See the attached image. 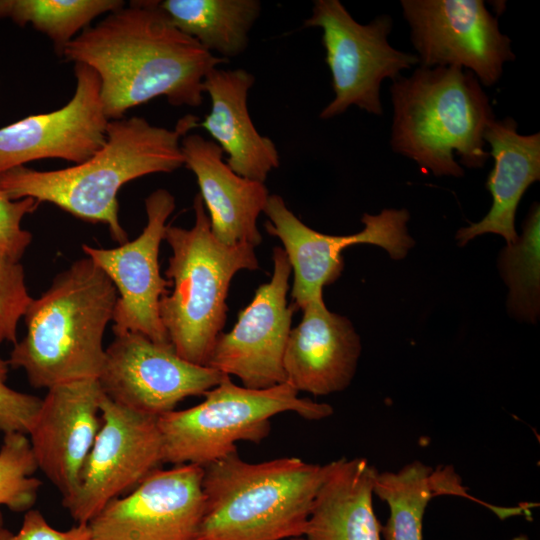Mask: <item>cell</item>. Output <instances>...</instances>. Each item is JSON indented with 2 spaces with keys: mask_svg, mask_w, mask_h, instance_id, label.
<instances>
[{
  "mask_svg": "<svg viewBox=\"0 0 540 540\" xmlns=\"http://www.w3.org/2000/svg\"><path fill=\"white\" fill-rule=\"evenodd\" d=\"M38 470L26 434H4L0 447V506L26 512L35 504L42 482L34 477ZM4 527L0 512V535Z\"/></svg>",
  "mask_w": 540,
  "mask_h": 540,
  "instance_id": "obj_27",
  "label": "cell"
},
{
  "mask_svg": "<svg viewBox=\"0 0 540 540\" xmlns=\"http://www.w3.org/2000/svg\"><path fill=\"white\" fill-rule=\"evenodd\" d=\"M8 362L0 356V432L28 434L42 399L10 388Z\"/></svg>",
  "mask_w": 540,
  "mask_h": 540,
  "instance_id": "obj_29",
  "label": "cell"
},
{
  "mask_svg": "<svg viewBox=\"0 0 540 540\" xmlns=\"http://www.w3.org/2000/svg\"><path fill=\"white\" fill-rule=\"evenodd\" d=\"M102 396L95 378L47 389L27 434L38 470L60 492L62 503L76 491L100 429Z\"/></svg>",
  "mask_w": 540,
  "mask_h": 540,
  "instance_id": "obj_17",
  "label": "cell"
},
{
  "mask_svg": "<svg viewBox=\"0 0 540 540\" xmlns=\"http://www.w3.org/2000/svg\"><path fill=\"white\" fill-rule=\"evenodd\" d=\"M266 231L278 238L293 272L291 297L294 308L302 309L310 300L322 296L323 288L334 283L344 268L342 251L355 244L384 248L391 258L406 256L414 241L407 231L409 212L384 209L377 215L362 216V231L344 236L327 235L304 224L283 198L270 194L263 211Z\"/></svg>",
  "mask_w": 540,
  "mask_h": 540,
  "instance_id": "obj_10",
  "label": "cell"
},
{
  "mask_svg": "<svg viewBox=\"0 0 540 540\" xmlns=\"http://www.w3.org/2000/svg\"><path fill=\"white\" fill-rule=\"evenodd\" d=\"M124 4L121 0H0V19L20 26L30 24L45 34L61 55L93 19Z\"/></svg>",
  "mask_w": 540,
  "mask_h": 540,
  "instance_id": "obj_25",
  "label": "cell"
},
{
  "mask_svg": "<svg viewBox=\"0 0 540 540\" xmlns=\"http://www.w3.org/2000/svg\"><path fill=\"white\" fill-rule=\"evenodd\" d=\"M75 92L63 107L0 128V175L24 164L57 158L80 164L106 141L109 122L96 72L75 63Z\"/></svg>",
  "mask_w": 540,
  "mask_h": 540,
  "instance_id": "obj_16",
  "label": "cell"
},
{
  "mask_svg": "<svg viewBox=\"0 0 540 540\" xmlns=\"http://www.w3.org/2000/svg\"><path fill=\"white\" fill-rule=\"evenodd\" d=\"M393 21L381 15L368 24L358 23L338 0H316L305 27L323 31L325 61L332 76L333 100L321 119L344 113L351 105L380 116V86L419 63L417 55L399 51L388 42Z\"/></svg>",
  "mask_w": 540,
  "mask_h": 540,
  "instance_id": "obj_8",
  "label": "cell"
},
{
  "mask_svg": "<svg viewBox=\"0 0 540 540\" xmlns=\"http://www.w3.org/2000/svg\"><path fill=\"white\" fill-rule=\"evenodd\" d=\"M291 540H305L303 537L292 538Z\"/></svg>",
  "mask_w": 540,
  "mask_h": 540,
  "instance_id": "obj_33",
  "label": "cell"
},
{
  "mask_svg": "<svg viewBox=\"0 0 540 540\" xmlns=\"http://www.w3.org/2000/svg\"><path fill=\"white\" fill-rule=\"evenodd\" d=\"M160 7L182 33L226 60L247 49L261 13L258 0H164Z\"/></svg>",
  "mask_w": 540,
  "mask_h": 540,
  "instance_id": "obj_24",
  "label": "cell"
},
{
  "mask_svg": "<svg viewBox=\"0 0 540 540\" xmlns=\"http://www.w3.org/2000/svg\"><path fill=\"white\" fill-rule=\"evenodd\" d=\"M0 540H91L87 524H76L68 530L52 527L37 509L25 512L20 529L16 533L6 530Z\"/></svg>",
  "mask_w": 540,
  "mask_h": 540,
  "instance_id": "obj_31",
  "label": "cell"
},
{
  "mask_svg": "<svg viewBox=\"0 0 540 540\" xmlns=\"http://www.w3.org/2000/svg\"><path fill=\"white\" fill-rule=\"evenodd\" d=\"M181 150L184 165L196 177L213 236L228 246H258L257 219L270 195L265 184L236 174L223 160L222 149L199 134L184 136Z\"/></svg>",
  "mask_w": 540,
  "mask_h": 540,
  "instance_id": "obj_19",
  "label": "cell"
},
{
  "mask_svg": "<svg viewBox=\"0 0 540 540\" xmlns=\"http://www.w3.org/2000/svg\"><path fill=\"white\" fill-rule=\"evenodd\" d=\"M511 540H529V539L525 535H518V536L512 538Z\"/></svg>",
  "mask_w": 540,
  "mask_h": 540,
  "instance_id": "obj_32",
  "label": "cell"
},
{
  "mask_svg": "<svg viewBox=\"0 0 540 540\" xmlns=\"http://www.w3.org/2000/svg\"><path fill=\"white\" fill-rule=\"evenodd\" d=\"M181 121L174 129L145 118L109 120L104 145L86 161L51 171L19 166L0 175V191L11 200L33 198L56 205L87 222L102 223L119 245L128 241L120 223L118 192L124 184L184 165Z\"/></svg>",
  "mask_w": 540,
  "mask_h": 540,
  "instance_id": "obj_2",
  "label": "cell"
},
{
  "mask_svg": "<svg viewBox=\"0 0 540 540\" xmlns=\"http://www.w3.org/2000/svg\"><path fill=\"white\" fill-rule=\"evenodd\" d=\"M203 472L193 464L155 470L87 524L91 540H196Z\"/></svg>",
  "mask_w": 540,
  "mask_h": 540,
  "instance_id": "obj_15",
  "label": "cell"
},
{
  "mask_svg": "<svg viewBox=\"0 0 540 540\" xmlns=\"http://www.w3.org/2000/svg\"><path fill=\"white\" fill-rule=\"evenodd\" d=\"M31 300L20 261L0 253V344L17 342V326Z\"/></svg>",
  "mask_w": 540,
  "mask_h": 540,
  "instance_id": "obj_28",
  "label": "cell"
},
{
  "mask_svg": "<svg viewBox=\"0 0 540 540\" xmlns=\"http://www.w3.org/2000/svg\"><path fill=\"white\" fill-rule=\"evenodd\" d=\"M540 209L534 203L523 233L501 254V271L510 288L508 306L517 317L534 322L539 312V226Z\"/></svg>",
  "mask_w": 540,
  "mask_h": 540,
  "instance_id": "obj_26",
  "label": "cell"
},
{
  "mask_svg": "<svg viewBox=\"0 0 540 540\" xmlns=\"http://www.w3.org/2000/svg\"><path fill=\"white\" fill-rule=\"evenodd\" d=\"M100 409L101 426L76 491L62 503L76 524H88L164 463L158 417L131 410L104 394Z\"/></svg>",
  "mask_w": 540,
  "mask_h": 540,
  "instance_id": "obj_9",
  "label": "cell"
},
{
  "mask_svg": "<svg viewBox=\"0 0 540 540\" xmlns=\"http://www.w3.org/2000/svg\"><path fill=\"white\" fill-rule=\"evenodd\" d=\"M467 496L461 480L450 467H432L415 460L397 471L377 470L374 495L390 510L381 528L384 540H423V519L431 499L438 495Z\"/></svg>",
  "mask_w": 540,
  "mask_h": 540,
  "instance_id": "obj_23",
  "label": "cell"
},
{
  "mask_svg": "<svg viewBox=\"0 0 540 540\" xmlns=\"http://www.w3.org/2000/svg\"><path fill=\"white\" fill-rule=\"evenodd\" d=\"M391 148L435 176L461 177L490 154L484 133L495 119L476 76L458 66L417 68L390 87Z\"/></svg>",
  "mask_w": 540,
  "mask_h": 540,
  "instance_id": "obj_4",
  "label": "cell"
},
{
  "mask_svg": "<svg viewBox=\"0 0 540 540\" xmlns=\"http://www.w3.org/2000/svg\"><path fill=\"white\" fill-rule=\"evenodd\" d=\"M61 56L91 67L108 120L164 96L176 107H198L207 74L228 60L182 33L160 1H131L70 41Z\"/></svg>",
  "mask_w": 540,
  "mask_h": 540,
  "instance_id": "obj_1",
  "label": "cell"
},
{
  "mask_svg": "<svg viewBox=\"0 0 540 540\" xmlns=\"http://www.w3.org/2000/svg\"><path fill=\"white\" fill-rule=\"evenodd\" d=\"M484 140L494 159L486 182L492 206L479 222L458 230L456 239L463 246L478 235L495 233L509 246L518 239L515 215L519 202L528 187L540 179V133L522 135L517 132L516 121L507 117L491 121Z\"/></svg>",
  "mask_w": 540,
  "mask_h": 540,
  "instance_id": "obj_21",
  "label": "cell"
},
{
  "mask_svg": "<svg viewBox=\"0 0 540 540\" xmlns=\"http://www.w3.org/2000/svg\"><path fill=\"white\" fill-rule=\"evenodd\" d=\"M117 299L114 284L92 259L74 261L32 298L23 316L25 336L14 344L8 365L22 369L35 388L97 379Z\"/></svg>",
  "mask_w": 540,
  "mask_h": 540,
  "instance_id": "obj_3",
  "label": "cell"
},
{
  "mask_svg": "<svg viewBox=\"0 0 540 540\" xmlns=\"http://www.w3.org/2000/svg\"><path fill=\"white\" fill-rule=\"evenodd\" d=\"M411 41L422 67L458 66L485 86L513 61L511 40L482 0H402Z\"/></svg>",
  "mask_w": 540,
  "mask_h": 540,
  "instance_id": "obj_11",
  "label": "cell"
},
{
  "mask_svg": "<svg viewBox=\"0 0 540 540\" xmlns=\"http://www.w3.org/2000/svg\"><path fill=\"white\" fill-rule=\"evenodd\" d=\"M145 209L146 226L134 240L109 249L84 244L82 250L117 290L114 334L135 332L156 343L171 344L159 313L160 300L171 286L160 274L159 249L167 220L175 209V198L168 190L157 189L145 199Z\"/></svg>",
  "mask_w": 540,
  "mask_h": 540,
  "instance_id": "obj_13",
  "label": "cell"
},
{
  "mask_svg": "<svg viewBox=\"0 0 540 540\" xmlns=\"http://www.w3.org/2000/svg\"><path fill=\"white\" fill-rule=\"evenodd\" d=\"M301 310L302 319L291 329L285 347L286 383L314 396L343 391L356 372L361 353L358 334L346 317L327 309L323 295Z\"/></svg>",
  "mask_w": 540,
  "mask_h": 540,
  "instance_id": "obj_18",
  "label": "cell"
},
{
  "mask_svg": "<svg viewBox=\"0 0 540 540\" xmlns=\"http://www.w3.org/2000/svg\"><path fill=\"white\" fill-rule=\"evenodd\" d=\"M375 469L365 458L326 464L303 538L305 540H382L373 509Z\"/></svg>",
  "mask_w": 540,
  "mask_h": 540,
  "instance_id": "obj_22",
  "label": "cell"
},
{
  "mask_svg": "<svg viewBox=\"0 0 540 540\" xmlns=\"http://www.w3.org/2000/svg\"><path fill=\"white\" fill-rule=\"evenodd\" d=\"M255 76L245 69L213 68L203 81L211 99V111L195 127H202L227 154V165L238 175L264 183L279 167L274 142L260 134L251 120L247 99Z\"/></svg>",
  "mask_w": 540,
  "mask_h": 540,
  "instance_id": "obj_20",
  "label": "cell"
},
{
  "mask_svg": "<svg viewBox=\"0 0 540 540\" xmlns=\"http://www.w3.org/2000/svg\"><path fill=\"white\" fill-rule=\"evenodd\" d=\"M272 259L270 281L257 288L233 328L218 336L207 363L250 389L286 382L283 357L295 310L287 303L292 271L282 247L273 249Z\"/></svg>",
  "mask_w": 540,
  "mask_h": 540,
  "instance_id": "obj_14",
  "label": "cell"
},
{
  "mask_svg": "<svg viewBox=\"0 0 540 540\" xmlns=\"http://www.w3.org/2000/svg\"><path fill=\"white\" fill-rule=\"evenodd\" d=\"M203 470L196 540H284L303 536L326 464L293 456L252 463L234 452Z\"/></svg>",
  "mask_w": 540,
  "mask_h": 540,
  "instance_id": "obj_5",
  "label": "cell"
},
{
  "mask_svg": "<svg viewBox=\"0 0 540 540\" xmlns=\"http://www.w3.org/2000/svg\"><path fill=\"white\" fill-rule=\"evenodd\" d=\"M298 394L286 382L250 389L225 374L203 394L201 403L158 417L164 463L205 467L237 452V442L260 443L270 433L271 419L281 413L293 412L307 420L333 414L331 405Z\"/></svg>",
  "mask_w": 540,
  "mask_h": 540,
  "instance_id": "obj_7",
  "label": "cell"
},
{
  "mask_svg": "<svg viewBox=\"0 0 540 540\" xmlns=\"http://www.w3.org/2000/svg\"><path fill=\"white\" fill-rule=\"evenodd\" d=\"M225 374L180 357L172 344L140 333L115 335L97 378L103 394L131 410L159 417L190 396L203 395Z\"/></svg>",
  "mask_w": 540,
  "mask_h": 540,
  "instance_id": "obj_12",
  "label": "cell"
},
{
  "mask_svg": "<svg viewBox=\"0 0 540 540\" xmlns=\"http://www.w3.org/2000/svg\"><path fill=\"white\" fill-rule=\"evenodd\" d=\"M194 225H167L164 240L171 248L165 272L172 291L159 303V313L176 353L207 366L226 322L231 280L241 270L258 269L255 247L228 246L212 234L208 213L199 194L194 197Z\"/></svg>",
  "mask_w": 540,
  "mask_h": 540,
  "instance_id": "obj_6",
  "label": "cell"
},
{
  "mask_svg": "<svg viewBox=\"0 0 540 540\" xmlns=\"http://www.w3.org/2000/svg\"><path fill=\"white\" fill-rule=\"evenodd\" d=\"M39 202L33 198L11 200L0 191V253L20 261L32 241V234L21 223L35 212Z\"/></svg>",
  "mask_w": 540,
  "mask_h": 540,
  "instance_id": "obj_30",
  "label": "cell"
}]
</instances>
